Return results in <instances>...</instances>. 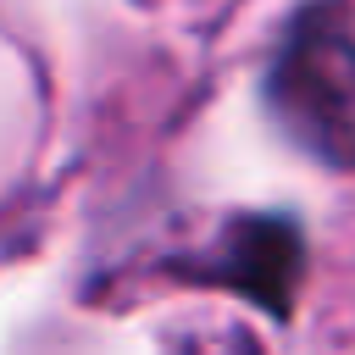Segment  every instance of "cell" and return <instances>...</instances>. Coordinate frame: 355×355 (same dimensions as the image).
Segmentation results:
<instances>
[{"label":"cell","mask_w":355,"mask_h":355,"mask_svg":"<svg viewBox=\"0 0 355 355\" xmlns=\"http://www.w3.org/2000/svg\"><path fill=\"white\" fill-rule=\"evenodd\" d=\"M261 94L294 150L333 172H355V28L338 0L294 11Z\"/></svg>","instance_id":"cell-1"},{"label":"cell","mask_w":355,"mask_h":355,"mask_svg":"<svg viewBox=\"0 0 355 355\" xmlns=\"http://www.w3.org/2000/svg\"><path fill=\"white\" fill-rule=\"evenodd\" d=\"M300 272H305L300 227L288 216H261V211L233 216L205 261H183V277L222 283V288L244 294L255 311H266L272 322H288L294 294H300Z\"/></svg>","instance_id":"cell-2"}]
</instances>
